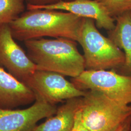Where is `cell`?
<instances>
[{
    "mask_svg": "<svg viewBox=\"0 0 131 131\" xmlns=\"http://www.w3.org/2000/svg\"><path fill=\"white\" fill-rule=\"evenodd\" d=\"M83 19L68 12L30 10L9 26L14 38L19 41L52 37L67 38L77 42Z\"/></svg>",
    "mask_w": 131,
    "mask_h": 131,
    "instance_id": "cell-1",
    "label": "cell"
},
{
    "mask_svg": "<svg viewBox=\"0 0 131 131\" xmlns=\"http://www.w3.org/2000/svg\"><path fill=\"white\" fill-rule=\"evenodd\" d=\"M28 56L37 70L75 78L84 70V60L77 42L64 38H40L24 41Z\"/></svg>",
    "mask_w": 131,
    "mask_h": 131,
    "instance_id": "cell-2",
    "label": "cell"
},
{
    "mask_svg": "<svg viewBox=\"0 0 131 131\" xmlns=\"http://www.w3.org/2000/svg\"><path fill=\"white\" fill-rule=\"evenodd\" d=\"M77 42L83 50L85 70H116L124 63L123 52L100 32L92 19H83Z\"/></svg>",
    "mask_w": 131,
    "mask_h": 131,
    "instance_id": "cell-3",
    "label": "cell"
},
{
    "mask_svg": "<svg viewBox=\"0 0 131 131\" xmlns=\"http://www.w3.org/2000/svg\"><path fill=\"white\" fill-rule=\"evenodd\" d=\"M79 110L82 122L89 131H115L131 116V105L119 103L95 90L86 91Z\"/></svg>",
    "mask_w": 131,
    "mask_h": 131,
    "instance_id": "cell-4",
    "label": "cell"
},
{
    "mask_svg": "<svg viewBox=\"0 0 131 131\" xmlns=\"http://www.w3.org/2000/svg\"><path fill=\"white\" fill-rule=\"evenodd\" d=\"M71 82L80 90L97 91L119 103H131V76L114 70H84Z\"/></svg>",
    "mask_w": 131,
    "mask_h": 131,
    "instance_id": "cell-5",
    "label": "cell"
},
{
    "mask_svg": "<svg viewBox=\"0 0 131 131\" xmlns=\"http://www.w3.org/2000/svg\"><path fill=\"white\" fill-rule=\"evenodd\" d=\"M24 83L36 97L55 104L70 99L83 97L86 91L77 88L61 74L45 70H36Z\"/></svg>",
    "mask_w": 131,
    "mask_h": 131,
    "instance_id": "cell-6",
    "label": "cell"
},
{
    "mask_svg": "<svg viewBox=\"0 0 131 131\" xmlns=\"http://www.w3.org/2000/svg\"><path fill=\"white\" fill-rule=\"evenodd\" d=\"M0 66L24 83L37 70L36 65L15 41L9 24L0 25Z\"/></svg>",
    "mask_w": 131,
    "mask_h": 131,
    "instance_id": "cell-7",
    "label": "cell"
},
{
    "mask_svg": "<svg viewBox=\"0 0 131 131\" xmlns=\"http://www.w3.org/2000/svg\"><path fill=\"white\" fill-rule=\"evenodd\" d=\"M56 105L36 97L34 103L24 109L0 108V131H32L37 123L56 114Z\"/></svg>",
    "mask_w": 131,
    "mask_h": 131,
    "instance_id": "cell-8",
    "label": "cell"
},
{
    "mask_svg": "<svg viewBox=\"0 0 131 131\" xmlns=\"http://www.w3.org/2000/svg\"><path fill=\"white\" fill-rule=\"evenodd\" d=\"M28 10L47 9L68 12L83 18L95 21L97 28L110 31L115 25V19L108 13L103 5L96 0H70L60 1L53 4L34 5H27Z\"/></svg>",
    "mask_w": 131,
    "mask_h": 131,
    "instance_id": "cell-9",
    "label": "cell"
},
{
    "mask_svg": "<svg viewBox=\"0 0 131 131\" xmlns=\"http://www.w3.org/2000/svg\"><path fill=\"white\" fill-rule=\"evenodd\" d=\"M36 100L33 90L0 66V108H14L32 103Z\"/></svg>",
    "mask_w": 131,
    "mask_h": 131,
    "instance_id": "cell-10",
    "label": "cell"
},
{
    "mask_svg": "<svg viewBox=\"0 0 131 131\" xmlns=\"http://www.w3.org/2000/svg\"><path fill=\"white\" fill-rule=\"evenodd\" d=\"M115 19V27L108 31V38L123 52L125 61L120 68L114 70L122 75L131 76V11Z\"/></svg>",
    "mask_w": 131,
    "mask_h": 131,
    "instance_id": "cell-11",
    "label": "cell"
},
{
    "mask_svg": "<svg viewBox=\"0 0 131 131\" xmlns=\"http://www.w3.org/2000/svg\"><path fill=\"white\" fill-rule=\"evenodd\" d=\"M81 97L70 99L57 108L56 114L32 131H71L75 122V115L79 109Z\"/></svg>",
    "mask_w": 131,
    "mask_h": 131,
    "instance_id": "cell-12",
    "label": "cell"
},
{
    "mask_svg": "<svg viewBox=\"0 0 131 131\" xmlns=\"http://www.w3.org/2000/svg\"><path fill=\"white\" fill-rule=\"evenodd\" d=\"M25 0H0V25L9 24L25 8Z\"/></svg>",
    "mask_w": 131,
    "mask_h": 131,
    "instance_id": "cell-13",
    "label": "cell"
},
{
    "mask_svg": "<svg viewBox=\"0 0 131 131\" xmlns=\"http://www.w3.org/2000/svg\"><path fill=\"white\" fill-rule=\"evenodd\" d=\"M103 5L114 18L131 11V0H96Z\"/></svg>",
    "mask_w": 131,
    "mask_h": 131,
    "instance_id": "cell-14",
    "label": "cell"
},
{
    "mask_svg": "<svg viewBox=\"0 0 131 131\" xmlns=\"http://www.w3.org/2000/svg\"><path fill=\"white\" fill-rule=\"evenodd\" d=\"M71 131H89L82 122L79 109L76 114L74 124Z\"/></svg>",
    "mask_w": 131,
    "mask_h": 131,
    "instance_id": "cell-15",
    "label": "cell"
},
{
    "mask_svg": "<svg viewBox=\"0 0 131 131\" xmlns=\"http://www.w3.org/2000/svg\"><path fill=\"white\" fill-rule=\"evenodd\" d=\"M70 0H25L27 5H43L55 4L60 1Z\"/></svg>",
    "mask_w": 131,
    "mask_h": 131,
    "instance_id": "cell-16",
    "label": "cell"
},
{
    "mask_svg": "<svg viewBox=\"0 0 131 131\" xmlns=\"http://www.w3.org/2000/svg\"><path fill=\"white\" fill-rule=\"evenodd\" d=\"M131 126V116L117 128L115 131H130Z\"/></svg>",
    "mask_w": 131,
    "mask_h": 131,
    "instance_id": "cell-17",
    "label": "cell"
},
{
    "mask_svg": "<svg viewBox=\"0 0 131 131\" xmlns=\"http://www.w3.org/2000/svg\"><path fill=\"white\" fill-rule=\"evenodd\" d=\"M130 131H131V128H130Z\"/></svg>",
    "mask_w": 131,
    "mask_h": 131,
    "instance_id": "cell-18",
    "label": "cell"
}]
</instances>
